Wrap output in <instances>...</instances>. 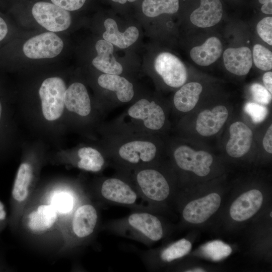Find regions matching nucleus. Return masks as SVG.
I'll return each instance as SVG.
<instances>
[{
    "label": "nucleus",
    "mask_w": 272,
    "mask_h": 272,
    "mask_svg": "<svg viewBox=\"0 0 272 272\" xmlns=\"http://www.w3.org/2000/svg\"><path fill=\"white\" fill-rule=\"evenodd\" d=\"M66 90L65 83L59 77L49 78L42 82L39 94L42 113L46 120L53 121L62 115Z\"/></svg>",
    "instance_id": "obj_1"
},
{
    "label": "nucleus",
    "mask_w": 272,
    "mask_h": 272,
    "mask_svg": "<svg viewBox=\"0 0 272 272\" xmlns=\"http://www.w3.org/2000/svg\"><path fill=\"white\" fill-rule=\"evenodd\" d=\"M134 179L140 193L149 201H163L169 194L167 180L156 169L149 167L140 169L135 173Z\"/></svg>",
    "instance_id": "obj_2"
},
{
    "label": "nucleus",
    "mask_w": 272,
    "mask_h": 272,
    "mask_svg": "<svg viewBox=\"0 0 272 272\" xmlns=\"http://www.w3.org/2000/svg\"><path fill=\"white\" fill-rule=\"evenodd\" d=\"M126 115L133 121L142 124L148 131L161 129L165 122L162 108L154 101L145 98L139 99L127 110Z\"/></svg>",
    "instance_id": "obj_3"
},
{
    "label": "nucleus",
    "mask_w": 272,
    "mask_h": 272,
    "mask_svg": "<svg viewBox=\"0 0 272 272\" xmlns=\"http://www.w3.org/2000/svg\"><path fill=\"white\" fill-rule=\"evenodd\" d=\"M32 14L39 24L51 32L64 31L70 27L72 22L68 11L48 2L35 4Z\"/></svg>",
    "instance_id": "obj_4"
},
{
    "label": "nucleus",
    "mask_w": 272,
    "mask_h": 272,
    "mask_svg": "<svg viewBox=\"0 0 272 272\" xmlns=\"http://www.w3.org/2000/svg\"><path fill=\"white\" fill-rule=\"evenodd\" d=\"M117 152L119 159L125 163L143 165L149 164L155 158L157 148L149 140L135 139L123 143Z\"/></svg>",
    "instance_id": "obj_5"
},
{
    "label": "nucleus",
    "mask_w": 272,
    "mask_h": 272,
    "mask_svg": "<svg viewBox=\"0 0 272 272\" xmlns=\"http://www.w3.org/2000/svg\"><path fill=\"white\" fill-rule=\"evenodd\" d=\"M63 42L55 33L48 32L36 35L23 45V51L31 59L50 58L58 55L62 50Z\"/></svg>",
    "instance_id": "obj_6"
},
{
    "label": "nucleus",
    "mask_w": 272,
    "mask_h": 272,
    "mask_svg": "<svg viewBox=\"0 0 272 272\" xmlns=\"http://www.w3.org/2000/svg\"><path fill=\"white\" fill-rule=\"evenodd\" d=\"M173 156L180 168L192 171L199 176H205L210 173L213 161L212 156L208 152L196 151L186 145L177 147Z\"/></svg>",
    "instance_id": "obj_7"
},
{
    "label": "nucleus",
    "mask_w": 272,
    "mask_h": 272,
    "mask_svg": "<svg viewBox=\"0 0 272 272\" xmlns=\"http://www.w3.org/2000/svg\"><path fill=\"white\" fill-rule=\"evenodd\" d=\"M156 72L168 86L178 88L185 83L187 71L184 64L176 56L169 52L160 53L154 62Z\"/></svg>",
    "instance_id": "obj_8"
},
{
    "label": "nucleus",
    "mask_w": 272,
    "mask_h": 272,
    "mask_svg": "<svg viewBox=\"0 0 272 272\" xmlns=\"http://www.w3.org/2000/svg\"><path fill=\"white\" fill-rule=\"evenodd\" d=\"M221 201V197L217 193H212L191 201L185 207L183 217L191 223H203L218 210Z\"/></svg>",
    "instance_id": "obj_9"
},
{
    "label": "nucleus",
    "mask_w": 272,
    "mask_h": 272,
    "mask_svg": "<svg viewBox=\"0 0 272 272\" xmlns=\"http://www.w3.org/2000/svg\"><path fill=\"white\" fill-rule=\"evenodd\" d=\"M100 192L106 200L124 205H132L138 199L136 191L125 181L116 177L105 179Z\"/></svg>",
    "instance_id": "obj_10"
},
{
    "label": "nucleus",
    "mask_w": 272,
    "mask_h": 272,
    "mask_svg": "<svg viewBox=\"0 0 272 272\" xmlns=\"http://www.w3.org/2000/svg\"><path fill=\"white\" fill-rule=\"evenodd\" d=\"M129 227L146 239L151 241L160 240L163 235L161 223L155 216L146 212H137L127 219Z\"/></svg>",
    "instance_id": "obj_11"
},
{
    "label": "nucleus",
    "mask_w": 272,
    "mask_h": 272,
    "mask_svg": "<svg viewBox=\"0 0 272 272\" xmlns=\"http://www.w3.org/2000/svg\"><path fill=\"white\" fill-rule=\"evenodd\" d=\"M230 139L227 143L226 150L233 158H239L250 150L253 139L250 128L241 121L233 123L229 127Z\"/></svg>",
    "instance_id": "obj_12"
},
{
    "label": "nucleus",
    "mask_w": 272,
    "mask_h": 272,
    "mask_svg": "<svg viewBox=\"0 0 272 272\" xmlns=\"http://www.w3.org/2000/svg\"><path fill=\"white\" fill-rule=\"evenodd\" d=\"M229 115L227 108L217 105L211 110L205 109L198 115L196 130L201 135L209 137L218 133L227 121Z\"/></svg>",
    "instance_id": "obj_13"
},
{
    "label": "nucleus",
    "mask_w": 272,
    "mask_h": 272,
    "mask_svg": "<svg viewBox=\"0 0 272 272\" xmlns=\"http://www.w3.org/2000/svg\"><path fill=\"white\" fill-rule=\"evenodd\" d=\"M261 192L257 189L249 190L238 197L232 204L230 214L236 221H243L252 217L261 208Z\"/></svg>",
    "instance_id": "obj_14"
},
{
    "label": "nucleus",
    "mask_w": 272,
    "mask_h": 272,
    "mask_svg": "<svg viewBox=\"0 0 272 272\" xmlns=\"http://www.w3.org/2000/svg\"><path fill=\"white\" fill-rule=\"evenodd\" d=\"M222 15L223 8L220 0H200V6L192 12L190 20L198 27L207 28L218 24Z\"/></svg>",
    "instance_id": "obj_15"
},
{
    "label": "nucleus",
    "mask_w": 272,
    "mask_h": 272,
    "mask_svg": "<svg viewBox=\"0 0 272 272\" xmlns=\"http://www.w3.org/2000/svg\"><path fill=\"white\" fill-rule=\"evenodd\" d=\"M223 60L226 69L238 76L247 74L252 65L251 51L245 46L227 48L224 52Z\"/></svg>",
    "instance_id": "obj_16"
},
{
    "label": "nucleus",
    "mask_w": 272,
    "mask_h": 272,
    "mask_svg": "<svg viewBox=\"0 0 272 272\" xmlns=\"http://www.w3.org/2000/svg\"><path fill=\"white\" fill-rule=\"evenodd\" d=\"M64 105L69 111L80 116H86L90 113L91 100L83 84L76 82L69 87L65 93Z\"/></svg>",
    "instance_id": "obj_17"
},
{
    "label": "nucleus",
    "mask_w": 272,
    "mask_h": 272,
    "mask_svg": "<svg viewBox=\"0 0 272 272\" xmlns=\"http://www.w3.org/2000/svg\"><path fill=\"white\" fill-rule=\"evenodd\" d=\"M95 49L97 56L92 60L93 65L104 74L120 75L123 72L121 64L113 55V45L110 42L100 39L97 41Z\"/></svg>",
    "instance_id": "obj_18"
},
{
    "label": "nucleus",
    "mask_w": 272,
    "mask_h": 272,
    "mask_svg": "<svg viewBox=\"0 0 272 272\" xmlns=\"http://www.w3.org/2000/svg\"><path fill=\"white\" fill-rule=\"evenodd\" d=\"M98 220L96 209L91 205L79 207L75 211L72 221V229L79 238H85L94 231Z\"/></svg>",
    "instance_id": "obj_19"
},
{
    "label": "nucleus",
    "mask_w": 272,
    "mask_h": 272,
    "mask_svg": "<svg viewBox=\"0 0 272 272\" xmlns=\"http://www.w3.org/2000/svg\"><path fill=\"white\" fill-rule=\"evenodd\" d=\"M98 83L101 87L114 92L121 103L129 102L134 96L132 84L119 75L103 74L99 77Z\"/></svg>",
    "instance_id": "obj_20"
},
{
    "label": "nucleus",
    "mask_w": 272,
    "mask_h": 272,
    "mask_svg": "<svg viewBox=\"0 0 272 272\" xmlns=\"http://www.w3.org/2000/svg\"><path fill=\"white\" fill-rule=\"evenodd\" d=\"M104 25L106 30L103 34V39L120 48L129 47L139 36V31L134 26L129 27L124 32L119 31L116 22L111 18L105 20Z\"/></svg>",
    "instance_id": "obj_21"
},
{
    "label": "nucleus",
    "mask_w": 272,
    "mask_h": 272,
    "mask_svg": "<svg viewBox=\"0 0 272 272\" xmlns=\"http://www.w3.org/2000/svg\"><path fill=\"white\" fill-rule=\"evenodd\" d=\"M58 212L51 205H42L32 211L28 218L29 229L35 233H42L50 229L57 218Z\"/></svg>",
    "instance_id": "obj_22"
},
{
    "label": "nucleus",
    "mask_w": 272,
    "mask_h": 272,
    "mask_svg": "<svg viewBox=\"0 0 272 272\" xmlns=\"http://www.w3.org/2000/svg\"><path fill=\"white\" fill-rule=\"evenodd\" d=\"M222 52L221 41L216 37H211L201 45L192 48L190 56L195 63L206 66L215 62L221 56Z\"/></svg>",
    "instance_id": "obj_23"
},
{
    "label": "nucleus",
    "mask_w": 272,
    "mask_h": 272,
    "mask_svg": "<svg viewBox=\"0 0 272 272\" xmlns=\"http://www.w3.org/2000/svg\"><path fill=\"white\" fill-rule=\"evenodd\" d=\"M202 90V86L197 82L183 85L173 97V103L176 109L183 112L191 111L196 105Z\"/></svg>",
    "instance_id": "obj_24"
},
{
    "label": "nucleus",
    "mask_w": 272,
    "mask_h": 272,
    "mask_svg": "<svg viewBox=\"0 0 272 272\" xmlns=\"http://www.w3.org/2000/svg\"><path fill=\"white\" fill-rule=\"evenodd\" d=\"M32 176L31 166L27 163H22L18 170L12 191V196L15 201L21 202L27 198Z\"/></svg>",
    "instance_id": "obj_25"
},
{
    "label": "nucleus",
    "mask_w": 272,
    "mask_h": 272,
    "mask_svg": "<svg viewBox=\"0 0 272 272\" xmlns=\"http://www.w3.org/2000/svg\"><path fill=\"white\" fill-rule=\"evenodd\" d=\"M78 155L80 159L77 166L81 169L96 172L100 171L105 164L103 156L95 148H81L79 150Z\"/></svg>",
    "instance_id": "obj_26"
},
{
    "label": "nucleus",
    "mask_w": 272,
    "mask_h": 272,
    "mask_svg": "<svg viewBox=\"0 0 272 272\" xmlns=\"http://www.w3.org/2000/svg\"><path fill=\"white\" fill-rule=\"evenodd\" d=\"M179 9V0H144L142 11L147 17H155L162 14H174Z\"/></svg>",
    "instance_id": "obj_27"
},
{
    "label": "nucleus",
    "mask_w": 272,
    "mask_h": 272,
    "mask_svg": "<svg viewBox=\"0 0 272 272\" xmlns=\"http://www.w3.org/2000/svg\"><path fill=\"white\" fill-rule=\"evenodd\" d=\"M201 251L206 257L218 261L228 256L232 252V248L222 241L214 240L203 245Z\"/></svg>",
    "instance_id": "obj_28"
},
{
    "label": "nucleus",
    "mask_w": 272,
    "mask_h": 272,
    "mask_svg": "<svg viewBox=\"0 0 272 272\" xmlns=\"http://www.w3.org/2000/svg\"><path fill=\"white\" fill-rule=\"evenodd\" d=\"M191 249V244L185 239H181L162 251L161 259L165 262H171L187 254Z\"/></svg>",
    "instance_id": "obj_29"
},
{
    "label": "nucleus",
    "mask_w": 272,
    "mask_h": 272,
    "mask_svg": "<svg viewBox=\"0 0 272 272\" xmlns=\"http://www.w3.org/2000/svg\"><path fill=\"white\" fill-rule=\"evenodd\" d=\"M254 64L260 70L269 71L272 69V53L262 45L255 44L253 48Z\"/></svg>",
    "instance_id": "obj_30"
},
{
    "label": "nucleus",
    "mask_w": 272,
    "mask_h": 272,
    "mask_svg": "<svg viewBox=\"0 0 272 272\" xmlns=\"http://www.w3.org/2000/svg\"><path fill=\"white\" fill-rule=\"evenodd\" d=\"M73 204V200L71 194L63 192L55 194L51 201V205L57 212L61 213H66L70 211L72 209Z\"/></svg>",
    "instance_id": "obj_31"
},
{
    "label": "nucleus",
    "mask_w": 272,
    "mask_h": 272,
    "mask_svg": "<svg viewBox=\"0 0 272 272\" xmlns=\"http://www.w3.org/2000/svg\"><path fill=\"white\" fill-rule=\"evenodd\" d=\"M244 110L255 123L263 121L267 114V109L264 105L251 102L246 103Z\"/></svg>",
    "instance_id": "obj_32"
},
{
    "label": "nucleus",
    "mask_w": 272,
    "mask_h": 272,
    "mask_svg": "<svg viewBox=\"0 0 272 272\" xmlns=\"http://www.w3.org/2000/svg\"><path fill=\"white\" fill-rule=\"evenodd\" d=\"M260 37L269 45H272V17H267L261 20L256 26Z\"/></svg>",
    "instance_id": "obj_33"
},
{
    "label": "nucleus",
    "mask_w": 272,
    "mask_h": 272,
    "mask_svg": "<svg viewBox=\"0 0 272 272\" xmlns=\"http://www.w3.org/2000/svg\"><path fill=\"white\" fill-rule=\"evenodd\" d=\"M254 100L262 105H267L271 100V94L261 85L254 83L250 87Z\"/></svg>",
    "instance_id": "obj_34"
},
{
    "label": "nucleus",
    "mask_w": 272,
    "mask_h": 272,
    "mask_svg": "<svg viewBox=\"0 0 272 272\" xmlns=\"http://www.w3.org/2000/svg\"><path fill=\"white\" fill-rule=\"evenodd\" d=\"M52 3L66 11H75L80 9L86 0H51Z\"/></svg>",
    "instance_id": "obj_35"
},
{
    "label": "nucleus",
    "mask_w": 272,
    "mask_h": 272,
    "mask_svg": "<svg viewBox=\"0 0 272 272\" xmlns=\"http://www.w3.org/2000/svg\"><path fill=\"white\" fill-rule=\"evenodd\" d=\"M262 144L264 150L268 153H272V125L268 128L263 139Z\"/></svg>",
    "instance_id": "obj_36"
},
{
    "label": "nucleus",
    "mask_w": 272,
    "mask_h": 272,
    "mask_svg": "<svg viewBox=\"0 0 272 272\" xmlns=\"http://www.w3.org/2000/svg\"><path fill=\"white\" fill-rule=\"evenodd\" d=\"M262 80L265 88L271 94H272V72H266L262 77Z\"/></svg>",
    "instance_id": "obj_37"
},
{
    "label": "nucleus",
    "mask_w": 272,
    "mask_h": 272,
    "mask_svg": "<svg viewBox=\"0 0 272 272\" xmlns=\"http://www.w3.org/2000/svg\"><path fill=\"white\" fill-rule=\"evenodd\" d=\"M8 27L6 22L0 17V41L2 40L8 33Z\"/></svg>",
    "instance_id": "obj_38"
},
{
    "label": "nucleus",
    "mask_w": 272,
    "mask_h": 272,
    "mask_svg": "<svg viewBox=\"0 0 272 272\" xmlns=\"http://www.w3.org/2000/svg\"><path fill=\"white\" fill-rule=\"evenodd\" d=\"M7 214L4 203L0 200V227L7 220Z\"/></svg>",
    "instance_id": "obj_39"
},
{
    "label": "nucleus",
    "mask_w": 272,
    "mask_h": 272,
    "mask_svg": "<svg viewBox=\"0 0 272 272\" xmlns=\"http://www.w3.org/2000/svg\"><path fill=\"white\" fill-rule=\"evenodd\" d=\"M262 13L266 14H272V2H269L263 4L261 8Z\"/></svg>",
    "instance_id": "obj_40"
},
{
    "label": "nucleus",
    "mask_w": 272,
    "mask_h": 272,
    "mask_svg": "<svg viewBox=\"0 0 272 272\" xmlns=\"http://www.w3.org/2000/svg\"><path fill=\"white\" fill-rule=\"evenodd\" d=\"M112 1L115 2H118L121 4H124L127 2V1H128L129 2H132L135 1V0H112Z\"/></svg>",
    "instance_id": "obj_41"
},
{
    "label": "nucleus",
    "mask_w": 272,
    "mask_h": 272,
    "mask_svg": "<svg viewBox=\"0 0 272 272\" xmlns=\"http://www.w3.org/2000/svg\"><path fill=\"white\" fill-rule=\"evenodd\" d=\"M186 271H188V272H191V271H193V272H199V271H200L201 272H201H203V271H205V270H204L202 268H197L193 269L192 270H187Z\"/></svg>",
    "instance_id": "obj_42"
},
{
    "label": "nucleus",
    "mask_w": 272,
    "mask_h": 272,
    "mask_svg": "<svg viewBox=\"0 0 272 272\" xmlns=\"http://www.w3.org/2000/svg\"><path fill=\"white\" fill-rule=\"evenodd\" d=\"M259 2L262 4H265L269 2H272V0H258Z\"/></svg>",
    "instance_id": "obj_43"
},
{
    "label": "nucleus",
    "mask_w": 272,
    "mask_h": 272,
    "mask_svg": "<svg viewBox=\"0 0 272 272\" xmlns=\"http://www.w3.org/2000/svg\"><path fill=\"white\" fill-rule=\"evenodd\" d=\"M1 114H2V105L0 102V118L1 117Z\"/></svg>",
    "instance_id": "obj_44"
},
{
    "label": "nucleus",
    "mask_w": 272,
    "mask_h": 272,
    "mask_svg": "<svg viewBox=\"0 0 272 272\" xmlns=\"http://www.w3.org/2000/svg\"><path fill=\"white\" fill-rule=\"evenodd\" d=\"M270 217H272V213L271 212H270Z\"/></svg>",
    "instance_id": "obj_45"
}]
</instances>
